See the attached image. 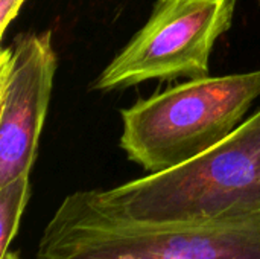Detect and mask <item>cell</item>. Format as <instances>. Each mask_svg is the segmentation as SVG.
Listing matches in <instances>:
<instances>
[{"instance_id":"obj_1","label":"cell","mask_w":260,"mask_h":259,"mask_svg":"<svg viewBox=\"0 0 260 259\" xmlns=\"http://www.w3.org/2000/svg\"><path fill=\"white\" fill-rule=\"evenodd\" d=\"M37 259H260V212L203 223H139L105 211L93 189L69 194Z\"/></svg>"},{"instance_id":"obj_2","label":"cell","mask_w":260,"mask_h":259,"mask_svg":"<svg viewBox=\"0 0 260 259\" xmlns=\"http://www.w3.org/2000/svg\"><path fill=\"white\" fill-rule=\"evenodd\" d=\"M93 194L105 211L139 223H203L257 214L260 110L207 153Z\"/></svg>"},{"instance_id":"obj_3","label":"cell","mask_w":260,"mask_h":259,"mask_svg":"<svg viewBox=\"0 0 260 259\" xmlns=\"http://www.w3.org/2000/svg\"><path fill=\"white\" fill-rule=\"evenodd\" d=\"M260 96V70L201 76L120 111V148L148 174L180 166L225 140Z\"/></svg>"},{"instance_id":"obj_4","label":"cell","mask_w":260,"mask_h":259,"mask_svg":"<svg viewBox=\"0 0 260 259\" xmlns=\"http://www.w3.org/2000/svg\"><path fill=\"white\" fill-rule=\"evenodd\" d=\"M235 8L236 0H157L145 26L93 87L113 92L151 79L207 76L212 50L232 27Z\"/></svg>"},{"instance_id":"obj_5","label":"cell","mask_w":260,"mask_h":259,"mask_svg":"<svg viewBox=\"0 0 260 259\" xmlns=\"http://www.w3.org/2000/svg\"><path fill=\"white\" fill-rule=\"evenodd\" d=\"M56 53L52 32L18 35L0 55V185L29 176L47 114Z\"/></svg>"},{"instance_id":"obj_6","label":"cell","mask_w":260,"mask_h":259,"mask_svg":"<svg viewBox=\"0 0 260 259\" xmlns=\"http://www.w3.org/2000/svg\"><path fill=\"white\" fill-rule=\"evenodd\" d=\"M30 195L29 176L0 185V258L9 252Z\"/></svg>"},{"instance_id":"obj_7","label":"cell","mask_w":260,"mask_h":259,"mask_svg":"<svg viewBox=\"0 0 260 259\" xmlns=\"http://www.w3.org/2000/svg\"><path fill=\"white\" fill-rule=\"evenodd\" d=\"M26 0H0V35L3 37Z\"/></svg>"},{"instance_id":"obj_8","label":"cell","mask_w":260,"mask_h":259,"mask_svg":"<svg viewBox=\"0 0 260 259\" xmlns=\"http://www.w3.org/2000/svg\"><path fill=\"white\" fill-rule=\"evenodd\" d=\"M0 259H20V256H18V253H15V252L9 250L8 253H5V255H3Z\"/></svg>"},{"instance_id":"obj_9","label":"cell","mask_w":260,"mask_h":259,"mask_svg":"<svg viewBox=\"0 0 260 259\" xmlns=\"http://www.w3.org/2000/svg\"><path fill=\"white\" fill-rule=\"evenodd\" d=\"M257 3H259V5H260V0H257Z\"/></svg>"}]
</instances>
